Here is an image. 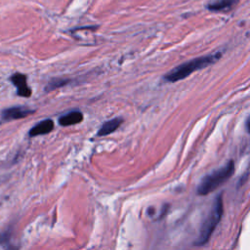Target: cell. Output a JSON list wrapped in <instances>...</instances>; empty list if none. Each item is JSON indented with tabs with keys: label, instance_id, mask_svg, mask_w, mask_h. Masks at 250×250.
<instances>
[{
	"label": "cell",
	"instance_id": "1",
	"mask_svg": "<svg viewBox=\"0 0 250 250\" xmlns=\"http://www.w3.org/2000/svg\"><path fill=\"white\" fill-rule=\"evenodd\" d=\"M220 58H221V53H216V54L208 55L205 57L192 59L171 69L169 72H167L163 76V79L167 82H177V81L183 80L188 76H189L192 72L198 69L207 67L208 65L216 62Z\"/></svg>",
	"mask_w": 250,
	"mask_h": 250
},
{
	"label": "cell",
	"instance_id": "2",
	"mask_svg": "<svg viewBox=\"0 0 250 250\" xmlns=\"http://www.w3.org/2000/svg\"><path fill=\"white\" fill-rule=\"evenodd\" d=\"M234 172V162L229 160L223 167L214 170L208 175L204 176L198 187H197V194L199 195H207L208 193L217 189L220 186L226 183Z\"/></svg>",
	"mask_w": 250,
	"mask_h": 250
},
{
	"label": "cell",
	"instance_id": "3",
	"mask_svg": "<svg viewBox=\"0 0 250 250\" xmlns=\"http://www.w3.org/2000/svg\"><path fill=\"white\" fill-rule=\"evenodd\" d=\"M224 208H223V197L222 193H220L214 200L212 209L210 210L208 216L204 220L201 225L199 234L197 239L194 241V245L202 246L208 242L212 233L214 232L217 225L220 223L221 218L223 216Z\"/></svg>",
	"mask_w": 250,
	"mask_h": 250
},
{
	"label": "cell",
	"instance_id": "4",
	"mask_svg": "<svg viewBox=\"0 0 250 250\" xmlns=\"http://www.w3.org/2000/svg\"><path fill=\"white\" fill-rule=\"evenodd\" d=\"M34 113V109H31L26 106L18 105L6 108L1 113V122H9L12 120L21 119L30 114Z\"/></svg>",
	"mask_w": 250,
	"mask_h": 250
},
{
	"label": "cell",
	"instance_id": "5",
	"mask_svg": "<svg viewBox=\"0 0 250 250\" xmlns=\"http://www.w3.org/2000/svg\"><path fill=\"white\" fill-rule=\"evenodd\" d=\"M10 81L16 86L17 94L20 97L28 98L31 96V89L26 83V76L22 73H15L10 77Z\"/></svg>",
	"mask_w": 250,
	"mask_h": 250
},
{
	"label": "cell",
	"instance_id": "6",
	"mask_svg": "<svg viewBox=\"0 0 250 250\" xmlns=\"http://www.w3.org/2000/svg\"><path fill=\"white\" fill-rule=\"evenodd\" d=\"M54 121L52 119H44L34 125L28 132L29 137H36L39 135H45L53 131Z\"/></svg>",
	"mask_w": 250,
	"mask_h": 250
},
{
	"label": "cell",
	"instance_id": "7",
	"mask_svg": "<svg viewBox=\"0 0 250 250\" xmlns=\"http://www.w3.org/2000/svg\"><path fill=\"white\" fill-rule=\"evenodd\" d=\"M83 120V114L79 110H71L59 118V124L61 126H70L78 124Z\"/></svg>",
	"mask_w": 250,
	"mask_h": 250
},
{
	"label": "cell",
	"instance_id": "8",
	"mask_svg": "<svg viewBox=\"0 0 250 250\" xmlns=\"http://www.w3.org/2000/svg\"><path fill=\"white\" fill-rule=\"evenodd\" d=\"M123 122V119L120 117H115L112 118L106 122H104L102 127L99 129L97 136H106L111 133H113L116 129L119 128L121 123Z\"/></svg>",
	"mask_w": 250,
	"mask_h": 250
},
{
	"label": "cell",
	"instance_id": "9",
	"mask_svg": "<svg viewBox=\"0 0 250 250\" xmlns=\"http://www.w3.org/2000/svg\"><path fill=\"white\" fill-rule=\"evenodd\" d=\"M233 3H234V0H218L217 2L213 3L212 5H210L209 9L214 10V11L223 10V9L229 8V7L231 6Z\"/></svg>",
	"mask_w": 250,
	"mask_h": 250
},
{
	"label": "cell",
	"instance_id": "10",
	"mask_svg": "<svg viewBox=\"0 0 250 250\" xmlns=\"http://www.w3.org/2000/svg\"><path fill=\"white\" fill-rule=\"evenodd\" d=\"M67 82H68L67 79H60V78L53 79V80H51V81L47 84L45 90H46L47 92L53 91V90H55V89H57V88H59V87H62V86H63V85H65Z\"/></svg>",
	"mask_w": 250,
	"mask_h": 250
}]
</instances>
